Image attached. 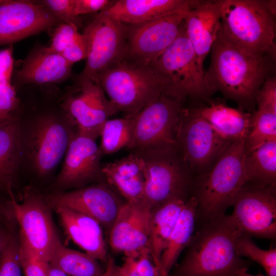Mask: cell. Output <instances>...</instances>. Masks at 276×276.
<instances>
[{"mask_svg":"<svg viewBox=\"0 0 276 276\" xmlns=\"http://www.w3.org/2000/svg\"><path fill=\"white\" fill-rule=\"evenodd\" d=\"M242 233L232 214L196 222L183 258L168 276H254L236 250Z\"/></svg>","mask_w":276,"mask_h":276,"instance_id":"1","label":"cell"},{"mask_svg":"<svg viewBox=\"0 0 276 276\" xmlns=\"http://www.w3.org/2000/svg\"><path fill=\"white\" fill-rule=\"evenodd\" d=\"M211 51L210 65L204 73L211 95L219 91L240 109L254 112L258 92L271 75L275 58L267 54H247L217 37Z\"/></svg>","mask_w":276,"mask_h":276,"instance_id":"2","label":"cell"},{"mask_svg":"<svg viewBox=\"0 0 276 276\" xmlns=\"http://www.w3.org/2000/svg\"><path fill=\"white\" fill-rule=\"evenodd\" d=\"M275 1L222 0L217 38L249 54L275 58Z\"/></svg>","mask_w":276,"mask_h":276,"instance_id":"3","label":"cell"},{"mask_svg":"<svg viewBox=\"0 0 276 276\" xmlns=\"http://www.w3.org/2000/svg\"><path fill=\"white\" fill-rule=\"evenodd\" d=\"M245 140L232 141L206 173L194 177L193 196L197 202V222L226 214L235 195L247 182Z\"/></svg>","mask_w":276,"mask_h":276,"instance_id":"4","label":"cell"},{"mask_svg":"<svg viewBox=\"0 0 276 276\" xmlns=\"http://www.w3.org/2000/svg\"><path fill=\"white\" fill-rule=\"evenodd\" d=\"M97 80L118 112L136 114L163 94L164 83L149 65L125 59L100 72Z\"/></svg>","mask_w":276,"mask_h":276,"instance_id":"5","label":"cell"},{"mask_svg":"<svg viewBox=\"0 0 276 276\" xmlns=\"http://www.w3.org/2000/svg\"><path fill=\"white\" fill-rule=\"evenodd\" d=\"M147 169L144 203L151 210L174 198L187 200L193 196L194 176L177 145L137 152Z\"/></svg>","mask_w":276,"mask_h":276,"instance_id":"6","label":"cell"},{"mask_svg":"<svg viewBox=\"0 0 276 276\" xmlns=\"http://www.w3.org/2000/svg\"><path fill=\"white\" fill-rule=\"evenodd\" d=\"M149 65L162 79L166 96L183 102L188 97L210 100L205 72L199 65L183 21L175 39Z\"/></svg>","mask_w":276,"mask_h":276,"instance_id":"7","label":"cell"},{"mask_svg":"<svg viewBox=\"0 0 276 276\" xmlns=\"http://www.w3.org/2000/svg\"><path fill=\"white\" fill-rule=\"evenodd\" d=\"M183 102L162 94L133 114L131 153L175 145Z\"/></svg>","mask_w":276,"mask_h":276,"instance_id":"8","label":"cell"},{"mask_svg":"<svg viewBox=\"0 0 276 276\" xmlns=\"http://www.w3.org/2000/svg\"><path fill=\"white\" fill-rule=\"evenodd\" d=\"M231 142L193 109L185 108L177 144L194 177L206 173Z\"/></svg>","mask_w":276,"mask_h":276,"instance_id":"9","label":"cell"},{"mask_svg":"<svg viewBox=\"0 0 276 276\" xmlns=\"http://www.w3.org/2000/svg\"><path fill=\"white\" fill-rule=\"evenodd\" d=\"M87 45L84 69L78 77L98 81L99 74L126 58V25L103 11L99 13L83 32Z\"/></svg>","mask_w":276,"mask_h":276,"instance_id":"10","label":"cell"},{"mask_svg":"<svg viewBox=\"0 0 276 276\" xmlns=\"http://www.w3.org/2000/svg\"><path fill=\"white\" fill-rule=\"evenodd\" d=\"M232 215L250 237L276 238V186L246 182L235 196Z\"/></svg>","mask_w":276,"mask_h":276,"instance_id":"11","label":"cell"},{"mask_svg":"<svg viewBox=\"0 0 276 276\" xmlns=\"http://www.w3.org/2000/svg\"><path fill=\"white\" fill-rule=\"evenodd\" d=\"M11 203L20 229V241L39 260L49 262L61 241L47 204L33 193L26 194L20 202L12 196Z\"/></svg>","mask_w":276,"mask_h":276,"instance_id":"12","label":"cell"},{"mask_svg":"<svg viewBox=\"0 0 276 276\" xmlns=\"http://www.w3.org/2000/svg\"><path fill=\"white\" fill-rule=\"evenodd\" d=\"M62 104L77 132L96 140L108 118L118 111L105 97L98 81L78 78Z\"/></svg>","mask_w":276,"mask_h":276,"instance_id":"13","label":"cell"},{"mask_svg":"<svg viewBox=\"0 0 276 276\" xmlns=\"http://www.w3.org/2000/svg\"><path fill=\"white\" fill-rule=\"evenodd\" d=\"M188 11L144 23L125 24L126 59L146 65L155 61L177 37Z\"/></svg>","mask_w":276,"mask_h":276,"instance_id":"14","label":"cell"},{"mask_svg":"<svg viewBox=\"0 0 276 276\" xmlns=\"http://www.w3.org/2000/svg\"><path fill=\"white\" fill-rule=\"evenodd\" d=\"M48 202L54 209L65 208L89 216L108 232L124 203L103 182L52 195Z\"/></svg>","mask_w":276,"mask_h":276,"instance_id":"15","label":"cell"},{"mask_svg":"<svg viewBox=\"0 0 276 276\" xmlns=\"http://www.w3.org/2000/svg\"><path fill=\"white\" fill-rule=\"evenodd\" d=\"M61 23L36 2L0 1V46L11 44Z\"/></svg>","mask_w":276,"mask_h":276,"instance_id":"16","label":"cell"},{"mask_svg":"<svg viewBox=\"0 0 276 276\" xmlns=\"http://www.w3.org/2000/svg\"><path fill=\"white\" fill-rule=\"evenodd\" d=\"M151 210L143 201L121 206L109 232L111 249L125 257H136L150 253Z\"/></svg>","mask_w":276,"mask_h":276,"instance_id":"17","label":"cell"},{"mask_svg":"<svg viewBox=\"0 0 276 276\" xmlns=\"http://www.w3.org/2000/svg\"><path fill=\"white\" fill-rule=\"evenodd\" d=\"M102 155L95 139L76 132L65 153L56 185L80 188L91 181L104 179L101 164Z\"/></svg>","mask_w":276,"mask_h":276,"instance_id":"18","label":"cell"},{"mask_svg":"<svg viewBox=\"0 0 276 276\" xmlns=\"http://www.w3.org/2000/svg\"><path fill=\"white\" fill-rule=\"evenodd\" d=\"M76 132L55 117L47 116L37 121L30 147L31 158L38 173L47 174L57 166Z\"/></svg>","mask_w":276,"mask_h":276,"instance_id":"19","label":"cell"},{"mask_svg":"<svg viewBox=\"0 0 276 276\" xmlns=\"http://www.w3.org/2000/svg\"><path fill=\"white\" fill-rule=\"evenodd\" d=\"M222 0H196L186 13L183 25L200 67L217 37Z\"/></svg>","mask_w":276,"mask_h":276,"instance_id":"20","label":"cell"},{"mask_svg":"<svg viewBox=\"0 0 276 276\" xmlns=\"http://www.w3.org/2000/svg\"><path fill=\"white\" fill-rule=\"evenodd\" d=\"M104 179L124 198L126 202L143 201L147 169L143 159L136 154L102 165Z\"/></svg>","mask_w":276,"mask_h":276,"instance_id":"21","label":"cell"},{"mask_svg":"<svg viewBox=\"0 0 276 276\" xmlns=\"http://www.w3.org/2000/svg\"><path fill=\"white\" fill-rule=\"evenodd\" d=\"M196 0H118L103 12L124 24L152 21L168 15L187 11Z\"/></svg>","mask_w":276,"mask_h":276,"instance_id":"22","label":"cell"},{"mask_svg":"<svg viewBox=\"0 0 276 276\" xmlns=\"http://www.w3.org/2000/svg\"><path fill=\"white\" fill-rule=\"evenodd\" d=\"M67 236L84 252L106 262L109 258L101 225L94 219L72 210L55 209Z\"/></svg>","mask_w":276,"mask_h":276,"instance_id":"23","label":"cell"},{"mask_svg":"<svg viewBox=\"0 0 276 276\" xmlns=\"http://www.w3.org/2000/svg\"><path fill=\"white\" fill-rule=\"evenodd\" d=\"M73 65L48 47L40 48L32 51L23 61L16 73V80L21 84L60 82L70 76Z\"/></svg>","mask_w":276,"mask_h":276,"instance_id":"24","label":"cell"},{"mask_svg":"<svg viewBox=\"0 0 276 276\" xmlns=\"http://www.w3.org/2000/svg\"><path fill=\"white\" fill-rule=\"evenodd\" d=\"M209 106L193 108L225 139L232 142L246 139L249 132L252 112L227 106L221 101H208Z\"/></svg>","mask_w":276,"mask_h":276,"instance_id":"25","label":"cell"},{"mask_svg":"<svg viewBox=\"0 0 276 276\" xmlns=\"http://www.w3.org/2000/svg\"><path fill=\"white\" fill-rule=\"evenodd\" d=\"M197 217V202L194 196L185 203L160 259V276H168L194 234Z\"/></svg>","mask_w":276,"mask_h":276,"instance_id":"26","label":"cell"},{"mask_svg":"<svg viewBox=\"0 0 276 276\" xmlns=\"http://www.w3.org/2000/svg\"><path fill=\"white\" fill-rule=\"evenodd\" d=\"M187 200L172 198L151 210L150 251L154 264L159 270L160 257Z\"/></svg>","mask_w":276,"mask_h":276,"instance_id":"27","label":"cell"},{"mask_svg":"<svg viewBox=\"0 0 276 276\" xmlns=\"http://www.w3.org/2000/svg\"><path fill=\"white\" fill-rule=\"evenodd\" d=\"M244 168L247 182L276 186V141L246 152Z\"/></svg>","mask_w":276,"mask_h":276,"instance_id":"28","label":"cell"},{"mask_svg":"<svg viewBox=\"0 0 276 276\" xmlns=\"http://www.w3.org/2000/svg\"><path fill=\"white\" fill-rule=\"evenodd\" d=\"M20 129L12 118L0 124V186L10 189L20 153Z\"/></svg>","mask_w":276,"mask_h":276,"instance_id":"29","label":"cell"},{"mask_svg":"<svg viewBox=\"0 0 276 276\" xmlns=\"http://www.w3.org/2000/svg\"><path fill=\"white\" fill-rule=\"evenodd\" d=\"M99 261L85 252L66 247L60 242L49 263L67 276H101L106 267Z\"/></svg>","mask_w":276,"mask_h":276,"instance_id":"30","label":"cell"},{"mask_svg":"<svg viewBox=\"0 0 276 276\" xmlns=\"http://www.w3.org/2000/svg\"><path fill=\"white\" fill-rule=\"evenodd\" d=\"M133 132V115L108 119L104 124L100 136V148L103 155L116 152L130 147Z\"/></svg>","mask_w":276,"mask_h":276,"instance_id":"31","label":"cell"},{"mask_svg":"<svg viewBox=\"0 0 276 276\" xmlns=\"http://www.w3.org/2000/svg\"><path fill=\"white\" fill-rule=\"evenodd\" d=\"M276 141V113L257 109L251 113L249 132L245 140L246 152L262 144Z\"/></svg>","mask_w":276,"mask_h":276,"instance_id":"32","label":"cell"},{"mask_svg":"<svg viewBox=\"0 0 276 276\" xmlns=\"http://www.w3.org/2000/svg\"><path fill=\"white\" fill-rule=\"evenodd\" d=\"M237 254L247 257L261 265L267 276H276V248L264 250L259 247L251 237L244 233L238 236L235 242Z\"/></svg>","mask_w":276,"mask_h":276,"instance_id":"33","label":"cell"},{"mask_svg":"<svg viewBox=\"0 0 276 276\" xmlns=\"http://www.w3.org/2000/svg\"><path fill=\"white\" fill-rule=\"evenodd\" d=\"M19 243L8 235L0 256V276H21Z\"/></svg>","mask_w":276,"mask_h":276,"instance_id":"34","label":"cell"},{"mask_svg":"<svg viewBox=\"0 0 276 276\" xmlns=\"http://www.w3.org/2000/svg\"><path fill=\"white\" fill-rule=\"evenodd\" d=\"M37 3L44 6L62 22L81 27L82 21L75 12V0H43Z\"/></svg>","mask_w":276,"mask_h":276,"instance_id":"35","label":"cell"},{"mask_svg":"<svg viewBox=\"0 0 276 276\" xmlns=\"http://www.w3.org/2000/svg\"><path fill=\"white\" fill-rule=\"evenodd\" d=\"M78 28L72 25L61 23L53 34L51 44L48 48L53 52L61 54L67 47L79 39L80 34Z\"/></svg>","mask_w":276,"mask_h":276,"instance_id":"36","label":"cell"},{"mask_svg":"<svg viewBox=\"0 0 276 276\" xmlns=\"http://www.w3.org/2000/svg\"><path fill=\"white\" fill-rule=\"evenodd\" d=\"M19 252L22 270L25 276H48L44 262L37 259L20 241Z\"/></svg>","mask_w":276,"mask_h":276,"instance_id":"37","label":"cell"},{"mask_svg":"<svg viewBox=\"0 0 276 276\" xmlns=\"http://www.w3.org/2000/svg\"><path fill=\"white\" fill-rule=\"evenodd\" d=\"M258 109L276 113V78L271 75L265 80L256 98Z\"/></svg>","mask_w":276,"mask_h":276,"instance_id":"38","label":"cell"},{"mask_svg":"<svg viewBox=\"0 0 276 276\" xmlns=\"http://www.w3.org/2000/svg\"><path fill=\"white\" fill-rule=\"evenodd\" d=\"M18 100L11 83H0V124L10 119Z\"/></svg>","mask_w":276,"mask_h":276,"instance_id":"39","label":"cell"},{"mask_svg":"<svg viewBox=\"0 0 276 276\" xmlns=\"http://www.w3.org/2000/svg\"><path fill=\"white\" fill-rule=\"evenodd\" d=\"M123 264L141 276H160V270L154 264L150 253L135 257H125Z\"/></svg>","mask_w":276,"mask_h":276,"instance_id":"40","label":"cell"},{"mask_svg":"<svg viewBox=\"0 0 276 276\" xmlns=\"http://www.w3.org/2000/svg\"><path fill=\"white\" fill-rule=\"evenodd\" d=\"M113 0H75L76 15L100 13L109 8L114 2Z\"/></svg>","mask_w":276,"mask_h":276,"instance_id":"41","label":"cell"},{"mask_svg":"<svg viewBox=\"0 0 276 276\" xmlns=\"http://www.w3.org/2000/svg\"><path fill=\"white\" fill-rule=\"evenodd\" d=\"M63 57L72 64L86 59L87 55V45L85 36H82L67 47L61 54Z\"/></svg>","mask_w":276,"mask_h":276,"instance_id":"42","label":"cell"},{"mask_svg":"<svg viewBox=\"0 0 276 276\" xmlns=\"http://www.w3.org/2000/svg\"><path fill=\"white\" fill-rule=\"evenodd\" d=\"M13 67V48L11 44L0 51V83H11Z\"/></svg>","mask_w":276,"mask_h":276,"instance_id":"43","label":"cell"},{"mask_svg":"<svg viewBox=\"0 0 276 276\" xmlns=\"http://www.w3.org/2000/svg\"><path fill=\"white\" fill-rule=\"evenodd\" d=\"M48 276H67L63 271L50 263H44Z\"/></svg>","mask_w":276,"mask_h":276,"instance_id":"44","label":"cell"},{"mask_svg":"<svg viewBox=\"0 0 276 276\" xmlns=\"http://www.w3.org/2000/svg\"><path fill=\"white\" fill-rule=\"evenodd\" d=\"M119 270L123 276H141L124 264L119 266Z\"/></svg>","mask_w":276,"mask_h":276,"instance_id":"45","label":"cell"},{"mask_svg":"<svg viewBox=\"0 0 276 276\" xmlns=\"http://www.w3.org/2000/svg\"><path fill=\"white\" fill-rule=\"evenodd\" d=\"M108 260L110 265V276H123L119 269L118 266L112 258H108Z\"/></svg>","mask_w":276,"mask_h":276,"instance_id":"46","label":"cell"},{"mask_svg":"<svg viewBox=\"0 0 276 276\" xmlns=\"http://www.w3.org/2000/svg\"><path fill=\"white\" fill-rule=\"evenodd\" d=\"M8 235L0 230V256Z\"/></svg>","mask_w":276,"mask_h":276,"instance_id":"47","label":"cell"},{"mask_svg":"<svg viewBox=\"0 0 276 276\" xmlns=\"http://www.w3.org/2000/svg\"><path fill=\"white\" fill-rule=\"evenodd\" d=\"M105 267V271L101 276H110V265L108 259Z\"/></svg>","mask_w":276,"mask_h":276,"instance_id":"48","label":"cell"}]
</instances>
